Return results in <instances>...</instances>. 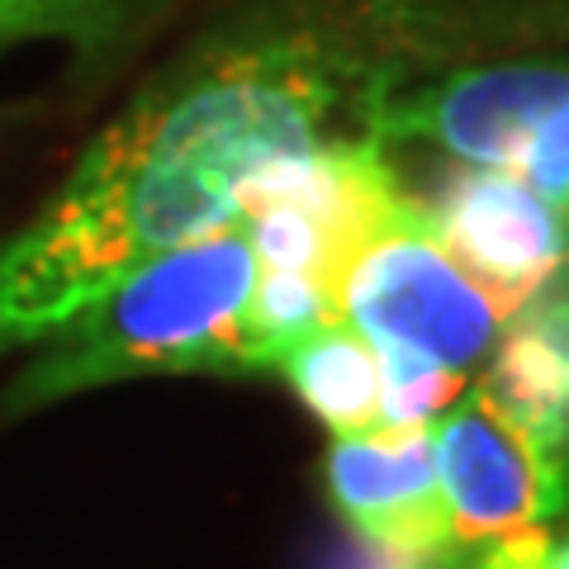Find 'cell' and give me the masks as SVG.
Wrapping results in <instances>:
<instances>
[{
	"instance_id": "cell-1",
	"label": "cell",
	"mask_w": 569,
	"mask_h": 569,
	"mask_svg": "<svg viewBox=\"0 0 569 569\" xmlns=\"http://www.w3.org/2000/svg\"><path fill=\"white\" fill-rule=\"evenodd\" d=\"M403 0L351 14L266 10L194 43L86 142L71 176L0 247V351L43 342L148 261L238 219L266 162L366 133V110L413 81Z\"/></svg>"
},
{
	"instance_id": "cell-11",
	"label": "cell",
	"mask_w": 569,
	"mask_h": 569,
	"mask_svg": "<svg viewBox=\"0 0 569 569\" xmlns=\"http://www.w3.org/2000/svg\"><path fill=\"white\" fill-rule=\"evenodd\" d=\"M376 351H380V366H385V418H380V427L432 422L441 408L466 389V376L441 370L413 351H395V347H376Z\"/></svg>"
},
{
	"instance_id": "cell-4",
	"label": "cell",
	"mask_w": 569,
	"mask_h": 569,
	"mask_svg": "<svg viewBox=\"0 0 569 569\" xmlns=\"http://www.w3.org/2000/svg\"><path fill=\"white\" fill-rule=\"evenodd\" d=\"M337 313L366 342L413 351L466 376L493 356L522 309L475 280L432 233L422 200L403 194L351 252L337 284Z\"/></svg>"
},
{
	"instance_id": "cell-10",
	"label": "cell",
	"mask_w": 569,
	"mask_h": 569,
	"mask_svg": "<svg viewBox=\"0 0 569 569\" xmlns=\"http://www.w3.org/2000/svg\"><path fill=\"white\" fill-rule=\"evenodd\" d=\"M152 0H0V48L29 39H71L91 48L123 33Z\"/></svg>"
},
{
	"instance_id": "cell-3",
	"label": "cell",
	"mask_w": 569,
	"mask_h": 569,
	"mask_svg": "<svg viewBox=\"0 0 569 569\" xmlns=\"http://www.w3.org/2000/svg\"><path fill=\"white\" fill-rule=\"evenodd\" d=\"M366 133L503 171L569 213V58L466 62L403 81L366 110Z\"/></svg>"
},
{
	"instance_id": "cell-2",
	"label": "cell",
	"mask_w": 569,
	"mask_h": 569,
	"mask_svg": "<svg viewBox=\"0 0 569 569\" xmlns=\"http://www.w3.org/2000/svg\"><path fill=\"white\" fill-rule=\"evenodd\" d=\"M252 284L257 252L238 219L148 261L43 337L6 395V413L142 376H252L261 370L247 337Z\"/></svg>"
},
{
	"instance_id": "cell-9",
	"label": "cell",
	"mask_w": 569,
	"mask_h": 569,
	"mask_svg": "<svg viewBox=\"0 0 569 569\" xmlns=\"http://www.w3.org/2000/svg\"><path fill=\"white\" fill-rule=\"evenodd\" d=\"M295 395L313 408V418L332 427V437L370 432L385 418V366L376 342H366L351 323H328L295 342L276 361Z\"/></svg>"
},
{
	"instance_id": "cell-13",
	"label": "cell",
	"mask_w": 569,
	"mask_h": 569,
	"mask_svg": "<svg viewBox=\"0 0 569 569\" xmlns=\"http://www.w3.org/2000/svg\"><path fill=\"white\" fill-rule=\"evenodd\" d=\"M328 569H427V565L399 560V556H389V550H380V546H370V541L356 537V546L342 550L337 560H328Z\"/></svg>"
},
{
	"instance_id": "cell-6",
	"label": "cell",
	"mask_w": 569,
	"mask_h": 569,
	"mask_svg": "<svg viewBox=\"0 0 569 569\" xmlns=\"http://www.w3.org/2000/svg\"><path fill=\"white\" fill-rule=\"evenodd\" d=\"M323 479L361 541L427 569H460L466 560L451 541L432 422L332 437Z\"/></svg>"
},
{
	"instance_id": "cell-5",
	"label": "cell",
	"mask_w": 569,
	"mask_h": 569,
	"mask_svg": "<svg viewBox=\"0 0 569 569\" xmlns=\"http://www.w3.org/2000/svg\"><path fill=\"white\" fill-rule=\"evenodd\" d=\"M437 479L456 550L546 527L565 508L569 460L537 422L479 380L432 418Z\"/></svg>"
},
{
	"instance_id": "cell-8",
	"label": "cell",
	"mask_w": 569,
	"mask_h": 569,
	"mask_svg": "<svg viewBox=\"0 0 569 569\" xmlns=\"http://www.w3.org/2000/svg\"><path fill=\"white\" fill-rule=\"evenodd\" d=\"M485 385L556 441L569 460V290L537 295L493 347Z\"/></svg>"
},
{
	"instance_id": "cell-7",
	"label": "cell",
	"mask_w": 569,
	"mask_h": 569,
	"mask_svg": "<svg viewBox=\"0 0 569 569\" xmlns=\"http://www.w3.org/2000/svg\"><path fill=\"white\" fill-rule=\"evenodd\" d=\"M422 209L441 247L518 309L569 266V213L503 171L460 167Z\"/></svg>"
},
{
	"instance_id": "cell-12",
	"label": "cell",
	"mask_w": 569,
	"mask_h": 569,
	"mask_svg": "<svg viewBox=\"0 0 569 569\" xmlns=\"http://www.w3.org/2000/svg\"><path fill=\"white\" fill-rule=\"evenodd\" d=\"M470 569H565V565H560V546L550 541V531L531 527V531H518V537L479 546Z\"/></svg>"
},
{
	"instance_id": "cell-14",
	"label": "cell",
	"mask_w": 569,
	"mask_h": 569,
	"mask_svg": "<svg viewBox=\"0 0 569 569\" xmlns=\"http://www.w3.org/2000/svg\"><path fill=\"white\" fill-rule=\"evenodd\" d=\"M560 565H565V569H569V541H565V546H560Z\"/></svg>"
}]
</instances>
